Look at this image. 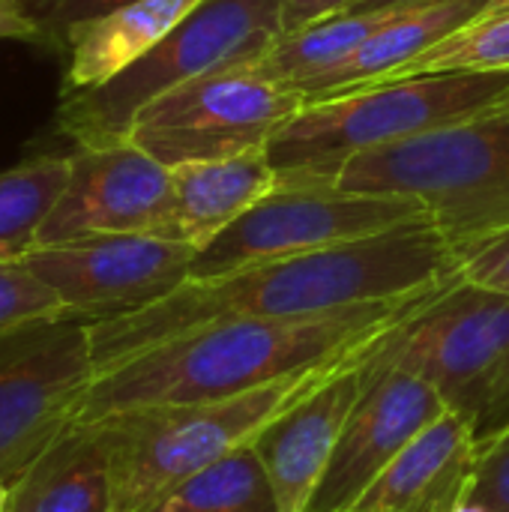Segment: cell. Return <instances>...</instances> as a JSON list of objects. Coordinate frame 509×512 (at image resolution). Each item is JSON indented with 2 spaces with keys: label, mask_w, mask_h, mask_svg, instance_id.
<instances>
[{
  "label": "cell",
  "mask_w": 509,
  "mask_h": 512,
  "mask_svg": "<svg viewBox=\"0 0 509 512\" xmlns=\"http://www.w3.org/2000/svg\"><path fill=\"white\" fill-rule=\"evenodd\" d=\"M204 0H135L102 18L75 24L63 39L60 96L96 90L156 48Z\"/></svg>",
  "instance_id": "cell-18"
},
{
  "label": "cell",
  "mask_w": 509,
  "mask_h": 512,
  "mask_svg": "<svg viewBox=\"0 0 509 512\" xmlns=\"http://www.w3.org/2000/svg\"><path fill=\"white\" fill-rule=\"evenodd\" d=\"M279 186L267 147L171 168V210L156 237L204 252Z\"/></svg>",
  "instance_id": "cell-16"
},
{
  "label": "cell",
  "mask_w": 509,
  "mask_h": 512,
  "mask_svg": "<svg viewBox=\"0 0 509 512\" xmlns=\"http://www.w3.org/2000/svg\"><path fill=\"white\" fill-rule=\"evenodd\" d=\"M285 0H204L138 63L96 90L60 96L57 129L75 147L129 138L135 117L168 90L207 72L252 63L282 30Z\"/></svg>",
  "instance_id": "cell-7"
},
{
  "label": "cell",
  "mask_w": 509,
  "mask_h": 512,
  "mask_svg": "<svg viewBox=\"0 0 509 512\" xmlns=\"http://www.w3.org/2000/svg\"><path fill=\"white\" fill-rule=\"evenodd\" d=\"M465 501L483 504L489 512H509V429L495 444L480 450Z\"/></svg>",
  "instance_id": "cell-27"
},
{
  "label": "cell",
  "mask_w": 509,
  "mask_h": 512,
  "mask_svg": "<svg viewBox=\"0 0 509 512\" xmlns=\"http://www.w3.org/2000/svg\"><path fill=\"white\" fill-rule=\"evenodd\" d=\"M9 512H111L105 441L96 423H75L15 483Z\"/></svg>",
  "instance_id": "cell-19"
},
{
  "label": "cell",
  "mask_w": 509,
  "mask_h": 512,
  "mask_svg": "<svg viewBox=\"0 0 509 512\" xmlns=\"http://www.w3.org/2000/svg\"><path fill=\"white\" fill-rule=\"evenodd\" d=\"M171 210V168L132 141L75 147L69 180L36 246L105 234H156ZM33 246V249H36Z\"/></svg>",
  "instance_id": "cell-12"
},
{
  "label": "cell",
  "mask_w": 509,
  "mask_h": 512,
  "mask_svg": "<svg viewBox=\"0 0 509 512\" xmlns=\"http://www.w3.org/2000/svg\"><path fill=\"white\" fill-rule=\"evenodd\" d=\"M438 288L441 285L411 297L360 303L324 315L243 318L171 336L96 369L78 423H96L141 408L228 399L333 366L375 342Z\"/></svg>",
  "instance_id": "cell-2"
},
{
  "label": "cell",
  "mask_w": 509,
  "mask_h": 512,
  "mask_svg": "<svg viewBox=\"0 0 509 512\" xmlns=\"http://www.w3.org/2000/svg\"><path fill=\"white\" fill-rule=\"evenodd\" d=\"M509 93V72L414 75L306 102L267 141L279 186H336L342 168L369 150L492 114Z\"/></svg>",
  "instance_id": "cell-3"
},
{
  "label": "cell",
  "mask_w": 509,
  "mask_h": 512,
  "mask_svg": "<svg viewBox=\"0 0 509 512\" xmlns=\"http://www.w3.org/2000/svg\"><path fill=\"white\" fill-rule=\"evenodd\" d=\"M135 0H27V12L36 24V45L48 51H63V39L75 24L117 12Z\"/></svg>",
  "instance_id": "cell-25"
},
{
  "label": "cell",
  "mask_w": 509,
  "mask_h": 512,
  "mask_svg": "<svg viewBox=\"0 0 509 512\" xmlns=\"http://www.w3.org/2000/svg\"><path fill=\"white\" fill-rule=\"evenodd\" d=\"M480 444L465 417L447 411L417 435L348 512H453L468 495Z\"/></svg>",
  "instance_id": "cell-15"
},
{
  "label": "cell",
  "mask_w": 509,
  "mask_h": 512,
  "mask_svg": "<svg viewBox=\"0 0 509 512\" xmlns=\"http://www.w3.org/2000/svg\"><path fill=\"white\" fill-rule=\"evenodd\" d=\"M453 276H459L453 246L429 219L345 246L249 264L222 276H189L141 309L90 321L93 372L207 324L324 315L360 303L411 297Z\"/></svg>",
  "instance_id": "cell-1"
},
{
  "label": "cell",
  "mask_w": 509,
  "mask_h": 512,
  "mask_svg": "<svg viewBox=\"0 0 509 512\" xmlns=\"http://www.w3.org/2000/svg\"><path fill=\"white\" fill-rule=\"evenodd\" d=\"M150 512H279L252 444L189 477Z\"/></svg>",
  "instance_id": "cell-22"
},
{
  "label": "cell",
  "mask_w": 509,
  "mask_h": 512,
  "mask_svg": "<svg viewBox=\"0 0 509 512\" xmlns=\"http://www.w3.org/2000/svg\"><path fill=\"white\" fill-rule=\"evenodd\" d=\"M342 192L420 201L429 222L462 246L509 225V117L483 114L354 156Z\"/></svg>",
  "instance_id": "cell-6"
},
{
  "label": "cell",
  "mask_w": 509,
  "mask_h": 512,
  "mask_svg": "<svg viewBox=\"0 0 509 512\" xmlns=\"http://www.w3.org/2000/svg\"><path fill=\"white\" fill-rule=\"evenodd\" d=\"M66 318L60 297L18 258L0 261V339Z\"/></svg>",
  "instance_id": "cell-24"
},
{
  "label": "cell",
  "mask_w": 509,
  "mask_h": 512,
  "mask_svg": "<svg viewBox=\"0 0 509 512\" xmlns=\"http://www.w3.org/2000/svg\"><path fill=\"white\" fill-rule=\"evenodd\" d=\"M429 0H357L351 9H390V6H417Z\"/></svg>",
  "instance_id": "cell-30"
},
{
  "label": "cell",
  "mask_w": 509,
  "mask_h": 512,
  "mask_svg": "<svg viewBox=\"0 0 509 512\" xmlns=\"http://www.w3.org/2000/svg\"><path fill=\"white\" fill-rule=\"evenodd\" d=\"M357 354L342 360L315 390L288 405L252 441L279 512H306L345 423L366 396Z\"/></svg>",
  "instance_id": "cell-14"
},
{
  "label": "cell",
  "mask_w": 509,
  "mask_h": 512,
  "mask_svg": "<svg viewBox=\"0 0 509 512\" xmlns=\"http://www.w3.org/2000/svg\"><path fill=\"white\" fill-rule=\"evenodd\" d=\"M69 180V156H36L0 171V261L24 258Z\"/></svg>",
  "instance_id": "cell-21"
},
{
  "label": "cell",
  "mask_w": 509,
  "mask_h": 512,
  "mask_svg": "<svg viewBox=\"0 0 509 512\" xmlns=\"http://www.w3.org/2000/svg\"><path fill=\"white\" fill-rule=\"evenodd\" d=\"M342 363V360H339ZM339 363L213 402L162 405L96 420L111 480V512H150L189 477L255 441Z\"/></svg>",
  "instance_id": "cell-5"
},
{
  "label": "cell",
  "mask_w": 509,
  "mask_h": 512,
  "mask_svg": "<svg viewBox=\"0 0 509 512\" xmlns=\"http://www.w3.org/2000/svg\"><path fill=\"white\" fill-rule=\"evenodd\" d=\"M453 512H489V510H486L483 504H474V501H462V504H459V507H456Z\"/></svg>",
  "instance_id": "cell-32"
},
{
  "label": "cell",
  "mask_w": 509,
  "mask_h": 512,
  "mask_svg": "<svg viewBox=\"0 0 509 512\" xmlns=\"http://www.w3.org/2000/svg\"><path fill=\"white\" fill-rule=\"evenodd\" d=\"M486 6L489 0H429L411 6L399 12L390 24H384L378 33H372L351 57H345L342 63L321 75L294 84V90L303 96L306 105L384 84L393 72H399L438 42L450 39L471 21H477L486 12Z\"/></svg>",
  "instance_id": "cell-17"
},
{
  "label": "cell",
  "mask_w": 509,
  "mask_h": 512,
  "mask_svg": "<svg viewBox=\"0 0 509 512\" xmlns=\"http://www.w3.org/2000/svg\"><path fill=\"white\" fill-rule=\"evenodd\" d=\"M90 384L87 321L60 318L0 339V480L6 486L78 423Z\"/></svg>",
  "instance_id": "cell-9"
},
{
  "label": "cell",
  "mask_w": 509,
  "mask_h": 512,
  "mask_svg": "<svg viewBox=\"0 0 509 512\" xmlns=\"http://www.w3.org/2000/svg\"><path fill=\"white\" fill-rule=\"evenodd\" d=\"M357 369L363 390L390 372L423 378L486 450L509 429V297L456 276L369 342Z\"/></svg>",
  "instance_id": "cell-4"
},
{
  "label": "cell",
  "mask_w": 509,
  "mask_h": 512,
  "mask_svg": "<svg viewBox=\"0 0 509 512\" xmlns=\"http://www.w3.org/2000/svg\"><path fill=\"white\" fill-rule=\"evenodd\" d=\"M198 249L156 234H105L36 246L21 261L60 297L66 318L105 321L141 309L192 276Z\"/></svg>",
  "instance_id": "cell-11"
},
{
  "label": "cell",
  "mask_w": 509,
  "mask_h": 512,
  "mask_svg": "<svg viewBox=\"0 0 509 512\" xmlns=\"http://www.w3.org/2000/svg\"><path fill=\"white\" fill-rule=\"evenodd\" d=\"M495 114H507V117H509V93H507V99H504V102H501V105L495 108Z\"/></svg>",
  "instance_id": "cell-34"
},
{
  "label": "cell",
  "mask_w": 509,
  "mask_h": 512,
  "mask_svg": "<svg viewBox=\"0 0 509 512\" xmlns=\"http://www.w3.org/2000/svg\"><path fill=\"white\" fill-rule=\"evenodd\" d=\"M504 12H509V0H489L486 12H483L477 21H483V18H495V15H504Z\"/></svg>",
  "instance_id": "cell-31"
},
{
  "label": "cell",
  "mask_w": 509,
  "mask_h": 512,
  "mask_svg": "<svg viewBox=\"0 0 509 512\" xmlns=\"http://www.w3.org/2000/svg\"><path fill=\"white\" fill-rule=\"evenodd\" d=\"M459 279L509 297V225L453 249Z\"/></svg>",
  "instance_id": "cell-26"
},
{
  "label": "cell",
  "mask_w": 509,
  "mask_h": 512,
  "mask_svg": "<svg viewBox=\"0 0 509 512\" xmlns=\"http://www.w3.org/2000/svg\"><path fill=\"white\" fill-rule=\"evenodd\" d=\"M417 219L429 216L423 204L411 198L342 192L336 186H276L252 210H246L225 234H219L204 252H198L192 276L207 279L273 258L345 246Z\"/></svg>",
  "instance_id": "cell-10"
},
{
  "label": "cell",
  "mask_w": 509,
  "mask_h": 512,
  "mask_svg": "<svg viewBox=\"0 0 509 512\" xmlns=\"http://www.w3.org/2000/svg\"><path fill=\"white\" fill-rule=\"evenodd\" d=\"M444 72H509V12L471 21L450 39L438 42L417 60L393 72L387 81Z\"/></svg>",
  "instance_id": "cell-23"
},
{
  "label": "cell",
  "mask_w": 509,
  "mask_h": 512,
  "mask_svg": "<svg viewBox=\"0 0 509 512\" xmlns=\"http://www.w3.org/2000/svg\"><path fill=\"white\" fill-rule=\"evenodd\" d=\"M405 9H411V6L336 12L309 27H300L294 33H282L264 54H258L246 66L267 81L294 87L312 75L333 69L345 57H351L372 33H378L384 24H390Z\"/></svg>",
  "instance_id": "cell-20"
},
{
  "label": "cell",
  "mask_w": 509,
  "mask_h": 512,
  "mask_svg": "<svg viewBox=\"0 0 509 512\" xmlns=\"http://www.w3.org/2000/svg\"><path fill=\"white\" fill-rule=\"evenodd\" d=\"M0 512H9V486L0 480Z\"/></svg>",
  "instance_id": "cell-33"
},
{
  "label": "cell",
  "mask_w": 509,
  "mask_h": 512,
  "mask_svg": "<svg viewBox=\"0 0 509 512\" xmlns=\"http://www.w3.org/2000/svg\"><path fill=\"white\" fill-rule=\"evenodd\" d=\"M444 414V399L423 378L408 372L378 378L345 423L306 512L351 510L381 471Z\"/></svg>",
  "instance_id": "cell-13"
},
{
  "label": "cell",
  "mask_w": 509,
  "mask_h": 512,
  "mask_svg": "<svg viewBox=\"0 0 509 512\" xmlns=\"http://www.w3.org/2000/svg\"><path fill=\"white\" fill-rule=\"evenodd\" d=\"M0 39H21L36 45L39 33L27 12V0H0Z\"/></svg>",
  "instance_id": "cell-29"
},
{
  "label": "cell",
  "mask_w": 509,
  "mask_h": 512,
  "mask_svg": "<svg viewBox=\"0 0 509 512\" xmlns=\"http://www.w3.org/2000/svg\"><path fill=\"white\" fill-rule=\"evenodd\" d=\"M303 108V96L255 75L246 63L192 78L153 99L126 141L138 144L162 165L225 159L267 141Z\"/></svg>",
  "instance_id": "cell-8"
},
{
  "label": "cell",
  "mask_w": 509,
  "mask_h": 512,
  "mask_svg": "<svg viewBox=\"0 0 509 512\" xmlns=\"http://www.w3.org/2000/svg\"><path fill=\"white\" fill-rule=\"evenodd\" d=\"M357 0H285V9H282V30L285 33H294L300 27H309L321 18H330L336 12H345L351 9Z\"/></svg>",
  "instance_id": "cell-28"
}]
</instances>
